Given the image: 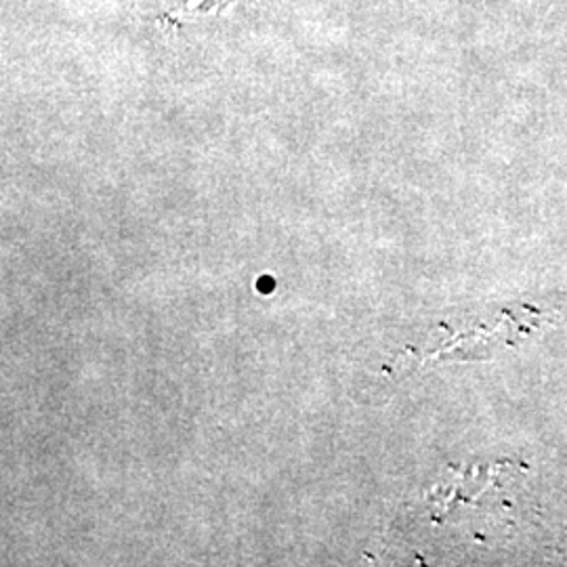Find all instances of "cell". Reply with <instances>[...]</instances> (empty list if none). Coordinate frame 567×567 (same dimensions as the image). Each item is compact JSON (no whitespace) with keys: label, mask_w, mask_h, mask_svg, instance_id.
Instances as JSON below:
<instances>
[{"label":"cell","mask_w":567,"mask_h":567,"mask_svg":"<svg viewBox=\"0 0 567 567\" xmlns=\"http://www.w3.org/2000/svg\"><path fill=\"white\" fill-rule=\"evenodd\" d=\"M234 2L236 0H147V7L163 30H179L185 23L221 16Z\"/></svg>","instance_id":"6da1fadb"}]
</instances>
